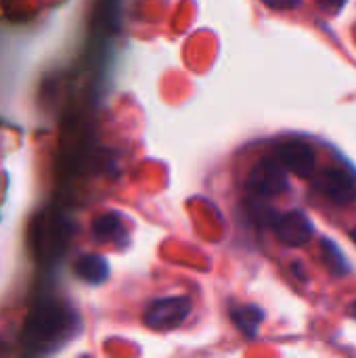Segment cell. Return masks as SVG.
Returning a JSON list of instances; mask_svg holds the SVG:
<instances>
[{
  "instance_id": "cell-1",
  "label": "cell",
  "mask_w": 356,
  "mask_h": 358,
  "mask_svg": "<svg viewBox=\"0 0 356 358\" xmlns=\"http://www.w3.org/2000/svg\"><path fill=\"white\" fill-rule=\"evenodd\" d=\"M285 172L287 170L281 166V162L277 157L260 159L252 168L248 182H245V189L250 191L252 197H260V199L277 197L290 189V180H287Z\"/></svg>"
},
{
  "instance_id": "cell-2",
  "label": "cell",
  "mask_w": 356,
  "mask_h": 358,
  "mask_svg": "<svg viewBox=\"0 0 356 358\" xmlns=\"http://www.w3.org/2000/svg\"><path fill=\"white\" fill-rule=\"evenodd\" d=\"M313 189L336 206L356 201V176L342 168H325L321 174H315Z\"/></svg>"
},
{
  "instance_id": "cell-3",
  "label": "cell",
  "mask_w": 356,
  "mask_h": 358,
  "mask_svg": "<svg viewBox=\"0 0 356 358\" xmlns=\"http://www.w3.org/2000/svg\"><path fill=\"white\" fill-rule=\"evenodd\" d=\"M191 315V300L185 296L162 298L149 304L145 325L153 331H172Z\"/></svg>"
},
{
  "instance_id": "cell-4",
  "label": "cell",
  "mask_w": 356,
  "mask_h": 358,
  "mask_svg": "<svg viewBox=\"0 0 356 358\" xmlns=\"http://www.w3.org/2000/svg\"><path fill=\"white\" fill-rule=\"evenodd\" d=\"M275 157L281 162V166L296 174L298 178H313L317 170V155L313 147L304 141H287L277 147Z\"/></svg>"
},
{
  "instance_id": "cell-5",
  "label": "cell",
  "mask_w": 356,
  "mask_h": 358,
  "mask_svg": "<svg viewBox=\"0 0 356 358\" xmlns=\"http://www.w3.org/2000/svg\"><path fill=\"white\" fill-rule=\"evenodd\" d=\"M273 231L283 245L302 248L313 237V222L308 220V216L304 212L294 210L287 214H279L275 224H273Z\"/></svg>"
},
{
  "instance_id": "cell-6",
  "label": "cell",
  "mask_w": 356,
  "mask_h": 358,
  "mask_svg": "<svg viewBox=\"0 0 356 358\" xmlns=\"http://www.w3.org/2000/svg\"><path fill=\"white\" fill-rule=\"evenodd\" d=\"M92 235L99 243H126L128 231L118 212H105L92 222Z\"/></svg>"
},
{
  "instance_id": "cell-7",
  "label": "cell",
  "mask_w": 356,
  "mask_h": 358,
  "mask_svg": "<svg viewBox=\"0 0 356 358\" xmlns=\"http://www.w3.org/2000/svg\"><path fill=\"white\" fill-rule=\"evenodd\" d=\"M76 275L90 285H101L109 277V264L99 254H86L76 262Z\"/></svg>"
},
{
  "instance_id": "cell-8",
  "label": "cell",
  "mask_w": 356,
  "mask_h": 358,
  "mask_svg": "<svg viewBox=\"0 0 356 358\" xmlns=\"http://www.w3.org/2000/svg\"><path fill=\"white\" fill-rule=\"evenodd\" d=\"M231 319L235 327L245 336V338H256L258 327L264 321V313L258 306H233L231 308Z\"/></svg>"
},
{
  "instance_id": "cell-9",
  "label": "cell",
  "mask_w": 356,
  "mask_h": 358,
  "mask_svg": "<svg viewBox=\"0 0 356 358\" xmlns=\"http://www.w3.org/2000/svg\"><path fill=\"white\" fill-rule=\"evenodd\" d=\"M321 254H323L325 264L332 268L334 275L344 277V275L350 273V264L346 262V258H344V254L340 252V248L332 243V239H323V241H321Z\"/></svg>"
},
{
  "instance_id": "cell-10",
  "label": "cell",
  "mask_w": 356,
  "mask_h": 358,
  "mask_svg": "<svg viewBox=\"0 0 356 358\" xmlns=\"http://www.w3.org/2000/svg\"><path fill=\"white\" fill-rule=\"evenodd\" d=\"M262 2L277 10H290V8H296L302 4V0H262Z\"/></svg>"
},
{
  "instance_id": "cell-11",
  "label": "cell",
  "mask_w": 356,
  "mask_h": 358,
  "mask_svg": "<svg viewBox=\"0 0 356 358\" xmlns=\"http://www.w3.org/2000/svg\"><path fill=\"white\" fill-rule=\"evenodd\" d=\"M346 2H348V0H319V8H323V10L329 13V15H338Z\"/></svg>"
},
{
  "instance_id": "cell-12",
  "label": "cell",
  "mask_w": 356,
  "mask_h": 358,
  "mask_svg": "<svg viewBox=\"0 0 356 358\" xmlns=\"http://www.w3.org/2000/svg\"><path fill=\"white\" fill-rule=\"evenodd\" d=\"M350 315H353V317H355V319H356V302H355V304H353V306H350Z\"/></svg>"
},
{
  "instance_id": "cell-13",
  "label": "cell",
  "mask_w": 356,
  "mask_h": 358,
  "mask_svg": "<svg viewBox=\"0 0 356 358\" xmlns=\"http://www.w3.org/2000/svg\"><path fill=\"white\" fill-rule=\"evenodd\" d=\"M350 237H353V241H355V243H356V229H355V231H353V233H350Z\"/></svg>"
}]
</instances>
